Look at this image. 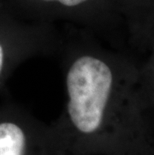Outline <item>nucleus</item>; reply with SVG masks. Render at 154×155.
Listing matches in <instances>:
<instances>
[{"instance_id":"f257e3e1","label":"nucleus","mask_w":154,"mask_h":155,"mask_svg":"<svg viewBox=\"0 0 154 155\" xmlns=\"http://www.w3.org/2000/svg\"><path fill=\"white\" fill-rule=\"evenodd\" d=\"M57 55L65 102L50 123L58 155H153L154 132L126 49L64 24Z\"/></svg>"},{"instance_id":"f03ea898","label":"nucleus","mask_w":154,"mask_h":155,"mask_svg":"<svg viewBox=\"0 0 154 155\" xmlns=\"http://www.w3.org/2000/svg\"><path fill=\"white\" fill-rule=\"evenodd\" d=\"M29 21L63 23L92 33L105 43L125 49L126 37L118 0H1Z\"/></svg>"},{"instance_id":"7ed1b4c3","label":"nucleus","mask_w":154,"mask_h":155,"mask_svg":"<svg viewBox=\"0 0 154 155\" xmlns=\"http://www.w3.org/2000/svg\"><path fill=\"white\" fill-rule=\"evenodd\" d=\"M60 43L56 24L25 20L0 0V87L26 61L57 55Z\"/></svg>"},{"instance_id":"20e7f679","label":"nucleus","mask_w":154,"mask_h":155,"mask_svg":"<svg viewBox=\"0 0 154 155\" xmlns=\"http://www.w3.org/2000/svg\"><path fill=\"white\" fill-rule=\"evenodd\" d=\"M0 155H58L50 124L20 104L0 105Z\"/></svg>"},{"instance_id":"39448f33","label":"nucleus","mask_w":154,"mask_h":155,"mask_svg":"<svg viewBox=\"0 0 154 155\" xmlns=\"http://www.w3.org/2000/svg\"><path fill=\"white\" fill-rule=\"evenodd\" d=\"M126 43L145 56L154 54V0H118Z\"/></svg>"},{"instance_id":"423d86ee","label":"nucleus","mask_w":154,"mask_h":155,"mask_svg":"<svg viewBox=\"0 0 154 155\" xmlns=\"http://www.w3.org/2000/svg\"><path fill=\"white\" fill-rule=\"evenodd\" d=\"M139 94L142 107L154 132V54L145 56L138 64Z\"/></svg>"},{"instance_id":"0eeeda50","label":"nucleus","mask_w":154,"mask_h":155,"mask_svg":"<svg viewBox=\"0 0 154 155\" xmlns=\"http://www.w3.org/2000/svg\"><path fill=\"white\" fill-rule=\"evenodd\" d=\"M153 155H154V153H153Z\"/></svg>"}]
</instances>
